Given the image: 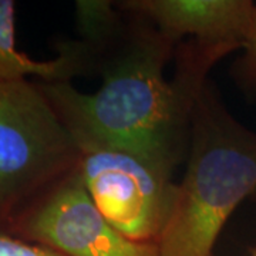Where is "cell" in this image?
Here are the masks:
<instances>
[{
    "label": "cell",
    "mask_w": 256,
    "mask_h": 256,
    "mask_svg": "<svg viewBox=\"0 0 256 256\" xmlns=\"http://www.w3.org/2000/svg\"><path fill=\"white\" fill-rule=\"evenodd\" d=\"M130 18L102 44H86L92 72L102 77L97 92L37 82L76 144L127 148L175 171L188 152L192 111L208 73L230 52L192 40L175 47L148 22Z\"/></svg>",
    "instance_id": "1"
},
{
    "label": "cell",
    "mask_w": 256,
    "mask_h": 256,
    "mask_svg": "<svg viewBox=\"0 0 256 256\" xmlns=\"http://www.w3.org/2000/svg\"><path fill=\"white\" fill-rule=\"evenodd\" d=\"M186 156L156 246L160 256H215L229 216L256 192V131L208 84L194 106Z\"/></svg>",
    "instance_id": "2"
},
{
    "label": "cell",
    "mask_w": 256,
    "mask_h": 256,
    "mask_svg": "<svg viewBox=\"0 0 256 256\" xmlns=\"http://www.w3.org/2000/svg\"><path fill=\"white\" fill-rule=\"evenodd\" d=\"M78 164L80 150L37 80L0 82V234Z\"/></svg>",
    "instance_id": "3"
},
{
    "label": "cell",
    "mask_w": 256,
    "mask_h": 256,
    "mask_svg": "<svg viewBox=\"0 0 256 256\" xmlns=\"http://www.w3.org/2000/svg\"><path fill=\"white\" fill-rule=\"evenodd\" d=\"M77 146L78 174L101 215L130 239L156 244L172 205L174 170L121 146Z\"/></svg>",
    "instance_id": "4"
},
{
    "label": "cell",
    "mask_w": 256,
    "mask_h": 256,
    "mask_svg": "<svg viewBox=\"0 0 256 256\" xmlns=\"http://www.w3.org/2000/svg\"><path fill=\"white\" fill-rule=\"evenodd\" d=\"M8 234L62 256H160L156 244L130 239L101 215L78 168L30 202Z\"/></svg>",
    "instance_id": "5"
},
{
    "label": "cell",
    "mask_w": 256,
    "mask_h": 256,
    "mask_svg": "<svg viewBox=\"0 0 256 256\" xmlns=\"http://www.w3.org/2000/svg\"><path fill=\"white\" fill-rule=\"evenodd\" d=\"M117 8L180 43L184 37L229 52L244 48L255 16L250 0H127Z\"/></svg>",
    "instance_id": "6"
},
{
    "label": "cell",
    "mask_w": 256,
    "mask_h": 256,
    "mask_svg": "<svg viewBox=\"0 0 256 256\" xmlns=\"http://www.w3.org/2000/svg\"><path fill=\"white\" fill-rule=\"evenodd\" d=\"M58 56L34 60L16 46V3L0 0V82L36 77L42 82H72L92 73L90 54L84 42L58 43Z\"/></svg>",
    "instance_id": "7"
},
{
    "label": "cell",
    "mask_w": 256,
    "mask_h": 256,
    "mask_svg": "<svg viewBox=\"0 0 256 256\" xmlns=\"http://www.w3.org/2000/svg\"><path fill=\"white\" fill-rule=\"evenodd\" d=\"M242 50L244 56L238 60L235 76L244 88L256 92V12Z\"/></svg>",
    "instance_id": "8"
},
{
    "label": "cell",
    "mask_w": 256,
    "mask_h": 256,
    "mask_svg": "<svg viewBox=\"0 0 256 256\" xmlns=\"http://www.w3.org/2000/svg\"><path fill=\"white\" fill-rule=\"evenodd\" d=\"M0 256H62L48 248L16 238L9 234H0Z\"/></svg>",
    "instance_id": "9"
},
{
    "label": "cell",
    "mask_w": 256,
    "mask_h": 256,
    "mask_svg": "<svg viewBox=\"0 0 256 256\" xmlns=\"http://www.w3.org/2000/svg\"><path fill=\"white\" fill-rule=\"evenodd\" d=\"M249 256H256V246L249 249Z\"/></svg>",
    "instance_id": "10"
}]
</instances>
